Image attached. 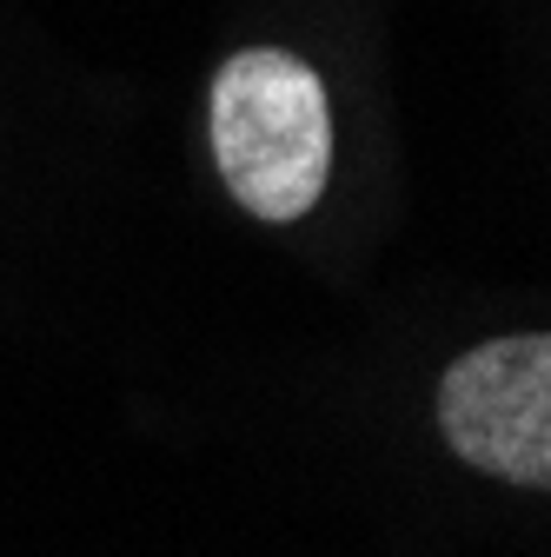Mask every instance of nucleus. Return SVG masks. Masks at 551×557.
<instances>
[{"label":"nucleus","mask_w":551,"mask_h":557,"mask_svg":"<svg viewBox=\"0 0 551 557\" xmlns=\"http://www.w3.org/2000/svg\"><path fill=\"white\" fill-rule=\"evenodd\" d=\"M213 160L253 220L313 213L332 173L326 81L286 47H246L213 74Z\"/></svg>","instance_id":"obj_1"},{"label":"nucleus","mask_w":551,"mask_h":557,"mask_svg":"<svg viewBox=\"0 0 551 557\" xmlns=\"http://www.w3.org/2000/svg\"><path fill=\"white\" fill-rule=\"evenodd\" d=\"M439 432L472 471L551 492V332L472 345L439 379Z\"/></svg>","instance_id":"obj_2"}]
</instances>
